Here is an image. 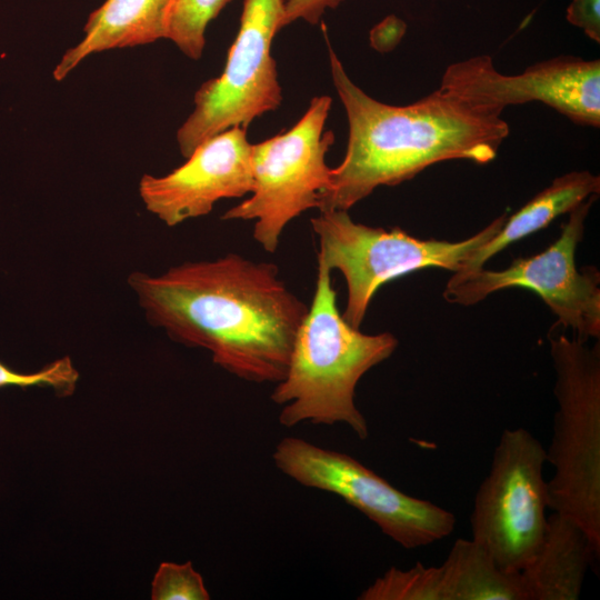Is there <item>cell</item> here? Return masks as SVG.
I'll list each match as a JSON object with an SVG mask.
<instances>
[{
  "label": "cell",
  "instance_id": "obj_3",
  "mask_svg": "<svg viewBox=\"0 0 600 600\" xmlns=\"http://www.w3.org/2000/svg\"><path fill=\"white\" fill-rule=\"evenodd\" d=\"M397 347L392 333H363L343 319L331 271L318 260L311 306L297 331L287 373L270 396L273 403L284 406L279 423L286 428L304 421L344 423L359 439H366L369 430L356 406L357 384Z\"/></svg>",
  "mask_w": 600,
  "mask_h": 600
},
{
  "label": "cell",
  "instance_id": "obj_18",
  "mask_svg": "<svg viewBox=\"0 0 600 600\" xmlns=\"http://www.w3.org/2000/svg\"><path fill=\"white\" fill-rule=\"evenodd\" d=\"M152 600H208L210 594L192 562L163 561L151 582Z\"/></svg>",
  "mask_w": 600,
  "mask_h": 600
},
{
  "label": "cell",
  "instance_id": "obj_4",
  "mask_svg": "<svg viewBox=\"0 0 600 600\" xmlns=\"http://www.w3.org/2000/svg\"><path fill=\"white\" fill-rule=\"evenodd\" d=\"M557 410L546 450L548 508L572 519L600 554V347L550 334Z\"/></svg>",
  "mask_w": 600,
  "mask_h": 600
},
{
  "label": "cell",
  "instance_id": "obj_8",
  "mask_svg": "<svg viewBox=\"0 0 600 600\" xmlns=\"http://www.w3.org/2000/svg\"><path fill=\"white\" fill-rule=\"evenodd\" d=\"M284 0H244L240 27L220 76L200 86L194 108L177 131L188 158L209 138L232 127L248 128L282 102L271 44L281 29Z\"/></svg>",
  "mask_w": 600,
  "mask_h": 600
},
{
  "label": "cell",
  "instance_id": "obj_1",
  "mask_svg": "<svg viewBox=\"0 0 600 600\" xmlns=\"http://www.w3.org/2000/svg\"><path fill=\"white\" fill-rule=\"evenodd\" d=\"M128 284L151 326L180 344L209 351L214 364L253 383L284 378L309 309L274 263L237 253L154 276L136 271Z\"/></svg>",
  "mask_w": 600,
  "mask_h": 600
},
{
  "label": "cell",
  "instance_id": "obj_6",
  "mask_svg": "<svg viewBox=\"0 0 600 600\" xmlns=\"http://www.w3.org/2000/svg\"><path fill=\"white\" fill-rule=\"evenodd\" d=\"M331 103L329 96L312 98L292 128L252 144V192L221 217L254 220L253 239L268 252H276L291 220L319 209L320 194L329 186L326 154L334 137L324 126Z\"/></svg>",
  "mask_w": 600,
  "mask_h": 600
},
{
  "label": "cell",
  "instance_id": "obj_11",
  "mask_svg": "<svg viewBox=\"0 0 600 600\" xmlns=\"http://www.w3.org/2000/svg\"><path fill=\"white\" fill-rule=\"evenodd\" d=\"M439 87L500 112L537 101L578 124L600 126L599 59L557 57L507 76L494 68L491 57L478 56L450 64Z\"/></svg>",
  "mask_w": 600,
  "mask_h": 600
},
{
  "label": "cell",
  "instance_id": "obj_17",
  "mask_svg": "<svg viewBox=\"0 0 600 600\" xmlns=\"http://www.w3.org/2000/svg\"><path fill=\"white\" fill-rule=\"evenodd\" d=\"M231 0H174L167 39L188 58H201L206 44V29Z\"/></svg>",
  "mask_w": 600,
  "mask_h": 600
},
{
  "label": "cell",
  "instance_id": "obj_5",
  "mask_svg": "<svg viewBox=\"0 0 600 600\" xmlns=\"http://www.w3.org/2000/svg\"><path fill=\"white\" fill-rule=\"evenodd\" d=\"M503 212L462 241L419 239L400 228L387 230L356 222L346 210H324L310 223L319 241L317 260L337 269L347 283L343 319L360 329L368 307L384 283L424 268L458 272L469 256L503 226Z\"/></svg>",
  "mask_w": 600,
  "mask_h": 600
},
{
  "label": "cell",
  "instance_id": "obj_19",
  "mask_svg": "<svg viewBox=\"0 0 600 600\" xmlns=\"http://www.w3.org/2000/svg\"><path fill=\"white\" fill-rule=\"evenodd\" d=\"M79 378V371L68 356L61 357L32 373L14 371L0 361V388L48 387L57 396L68 397L76 391Z\"/></svg>",
  "mask_w": 600,
  "mask_h": 600
},
{
  "label": "cell",
  "instance_id": "obj_20",
  "mask_svg": "<svg viewBox=\"0 0 600 600\" xmlns=\"http://www.w3.org/2000/svg\"><path fill=\"white\" fill-rule=\"evenodd\" d=\"M566 17L591 40L600 42V0H571Z\"/></svg>",
  "mask_w": 600,
  "mask_h": 600
},
{
  "label": "cell",
  "instance_id": "obj_21",
  "mask_svg": "<svg viewBox=\"0 0 600 600\" xmlns=\"http://www.w3.org/2000/svg\"><path fill=\"white\" fill-rule=\"evenodd\" d=\"M343 0H284L281 28L301 19L316 24L327 9L337 8Z\"/></svg>",
  "mask_w": 600,
  "mask_h": 600
},
{
  "label": "cell",
  "instance_id": "obj_13",
  "mask_svg": "<svg viewBox=\"0 0 600 600\" xmlns=\"http://www.w3.org/2000/svg\"><path fill=\"white\" fill-rule=\"evenodd\" d=\"M174 0H106L92 11L83 38L68 49L53 70L63 80L90 54L167 39Z\"/></svg>",
  "mask_w": 600,
  "mask_h": 600
},
{
  "label": "cell",
  "instance_id": "obj_2",
  "mask_svg": "<svg viewBox=\"0 0 600 600\" xmlns=\"http://www.w3.org/2000/svg\"><path fill=\"white\" fill-rule=\"evenodd\" d=\"M334 89L349 124L347 151L331 168L319 210H346L378 187L396 186L448 160H493L509 126L500 111L439 87L407 106L378 101L348 76L328 49Z\"/></svg>",
  "mask_w": 600,
  "mask_h": 600
},
{
  "label": "cell",
  "instance_id": "obj_7",
  "mask_svg": "<svg viewBox=\"0 0 600 600\" xmlns=\"http://www.w3.org/2000/svg\"><path fill=\"white\" fill-rule=\"evenodd\" d=\"M546 449L527 429H506L470 514L472 538L497 564L521 571L538 551L548 517Z\"/></svg>",
  "mask_w": 600,
  "mask_h": 600
},
{
  "label": "cell",
  "instance_id": "obj_15",
  "mask_svg": "<svg viewBox=\"0 0 600 600\" xmlns=\"http://www.w3.org/2000/svg\"><path fill=\"white\" fill-rule=\"evenodd\" d=\"M600 193V177L589 171H572L556 178L516 213L507 217L501 229L477 248L456 276H466L480 268L494 254L569 213L588 198Z\"/></svg>",
  "mask_w": 600,
  "mask_h": 600
},
{
  "label": "cell",
  "instance_id": "obj_14",
  "mask_svg": "<svg viewBox=\"0 0 600 600\" xmlns=\"http://www.w3.org/2000/svg\"><path fill=\"white\" fill-rule=\"evenodd\" d=\"M598 559L584 531L552 512L538 551L520 571L524 600L579 599L587 571Z\"/></svg>",
  "mask_w": 600,
  "mask_h": 600
},
{
  "label": "cell",
  "instance_id": "obj_10",
  "mask_svg": "<svg viewBox=\"0 0 600 600\" xmlns=\"http://www.w3.org/2000/svg\"><path fill=\"white\" fill-rule=\"evenodd\" d=\"M599 194L569 212L558 239L531 257L514 259L503 270L483 267L466 276L452 274L443 291L454 304L472 306L496 291L519 287L536 292L557 316V324L571 328L576 338L588 342L600 337V274L594 267L578 270L576 251L584 221Z\"/></svg>",
  "mask_w": 600,
  "mask_h": 600
},
{
  "label": "cell",
  "instance_id": "obj_12",
  "mask_svg": "<svg viewBox=\"0 0 600 600\" xmlns=\"http://www.w3.org/2000/svg\"><path fill=\"white\" fill-rule=\"evenodd\" d=\"M252 189V144L242 127L203 141L171 172L144 174L139 182L146 209L168 227L206 216L219 200L240 198Z\"/></svg>",
  "mask_w": 600,
  "mask_h": 600
},
{
  "label": "cell",
  "instance_id": "obj_16",
  "mask_svg": "<svg viewBox=\"0 0 600 600\" xmlns=\"http://www.w3.org/2000/svg\"><path fill=\"white\" fill-rule=\"evenodd\" d=\"M439 569L443 600H524L520 571L501 569L473 539H457Z\"/></svg>",
  "mask_w": 600,
  "mask_h": 600
},
{
  "label": "cell",
  "instance_id": "obj_9",
  "mask_svg": "<svg viewBox=\"0 0 600 600\" xmlns=\"http://www.w3.org/2000/svg\"><path fill=\"white\" fill-rule=\"evenodd\" d=\"M272 459L296 482L340 497L406 549L431 544L454 530L452 512L403 493L347 453L287 437L276 446Z\"/></svg>",
  "mask_w": 600,
  "mask_h": 600
}]
</instances>
